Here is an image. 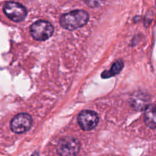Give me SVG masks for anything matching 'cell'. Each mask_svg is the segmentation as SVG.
Instances as JSON below:
<instances>
[{
	"instance_id": "obj_1",
	"label": "cell",
	"mask_w": 156,
	"mask_h": 156,
	"mask_svg": "<svg viewBox=\"0 0 156 156\" xmlns=\"http://www.w3.org/2000/svg\"><path fill=\"white\" fill-rule=\"evenodd\" d=\"M89 16L83 10H75L64 14L60 18V24L67 30H76L87 24Z\"/></svg>"
},
{
	"instance_id": "obj_2",
	"label": "cell",
	"mask_w": 156,
	"mask_h": 156,
	"mask_svg": "<svg viewBox=\"0 0 156 156\" xmlns=\"http://www.w3.org/2000/svg\"><path fill=\"white\" fill-rule=\"evenodd\" d=\"M30 33L37 41H46L53 34V27L49 21L40 20L30 26Z\"/></svg>"
},
{
	"instance_id": "obj_3",
	"label": "cell",
	"mask_w": 156,
	"mask_h": 156,
	"mask_svg": "<svg viewBox=\"0 0 156 156\" xmlns=\"http://www.w3.org/2000/svg\"><path fill=\"white\" fill-rule=\"evenodd\" d=\"M3 11L6 16L15 22L23 21L27 16L25 7L15 2H8L3 7Z\"/></svg>"
},
{
	"instance_id": "obj_4",
	"label": "cell",
	"mask_w": 156,
	"mask_h": 156,
	"mask_svg": "<svg viewBox=\"0 0 156 156\" xmlns=\"http://www.w3.org/2000/svg\"><path fill=\"white\" fill-rule=\"evenodd\" d=\"M31 117L27 114H19L15 116L10 123L11 129L15 133H24L31 127Z\"/></svg>"
},
{
	"instance_id": "obj_5",
	"label": "cell",
	"mask_w": 156,
	"mask_h": 156,
	"mask_svg": "<svg viewBox=\"0 0 156 156\" xmlns=\"http://www.w3.org/2000/svg\"><path fill=\"white\" fill-rule=\"evenodd\" d=\"M80 149L79 141L74 138L66 137L59 141L57 146V152L61 155H77Z\"/></svg>"
},
{
	"instance_id": "obj_6",
	"label": "cell",
	"mask_w": 156,
	"mask_h": 156,
	"mask_svg": "<svg viewBox=\"0 0 156 156\" xmlns=\"http://www.w3.org/2000/svg\"><path fill=\"white\" fill-rule=\"evenodd\" d=\"M98 116L92 111H83L78 117V123L83 130L89 131L97 126L98 123Z\"/></svg>"
},
{
	"instance_id": "obj_7",
	"label": "cell",
	"mask_w": 156,
	"mask_h": 156,
	"mask_svg": "<svg viewBox=\"0 0 156 156\" xmlns=\"http://www.w3.org/2000/svg\"><path fill=\"white\" fill-rule=\"evenodd\" d=\"M130 103L133 109L136 111H143L149 106V98L146 94L142 92L135 93L131 98Z\"/></svg>"
},
{
	"instance_id": "obj_8",
	"label": "cell",
	"mask_w": 156,
	"mask_h": 156,
	"mask_svg": "<svg viewBox=\"0 0 156 156\" xmlns=\"http://www.w3.org/2000/svg\"><path fill=\"white\" fill-rule=\"evenodd\" d=\"M145 123L151 129L156 128V105H151L145 110Z\"/></svg>"
},
{
	"instance_id": "obj_9",
	"label": "cell",
	"mask_w": 156,
	"mask_h": 156,
	"mask_svg": "<svg viewBox=\"0 0 156 156\" xmlns=\"http://www.w3.org/2000/svg\"><path fill=\"white\" fill-rule=\"evenodd\" d=\"M123 68V62L122 60H117V62H114L113 64L112 67L110 70H107L105 71L101 74V77L104 79H108V78H111L112 76H116V75L119 74L122 69Z\"/></svg>"
},
{
	"instance_id": "obj_10",
	"label": "cell",
	"mask_w": 156,
	"mask_h": 156,
	"mask_svg": "<svg viewBox=\"0 0 156 156\" xmlns=\"http://www.w3.org/2000/svg\"><path fill=\"white\" fill-rule=\"evenodd\" d=\"M103 0H86V2H88V5L90 6H92V7H95L98 6V5H100V3Z\"/></svg>"
}]
</instances>
